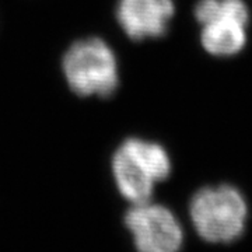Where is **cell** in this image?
Masks as SVG:
<instances>
[{
  "instance_id": "6da1fadb",
  "label": "cell",
  "mask_w": 252,
  "mask_h": 252,
  "mask_svg": "<svg viewBox=\"0 0 252 252\" xmlns=\"http://www.w3.org/2000/svg\"><path fill=\"white\" fill-rule=\"evenodd\" d=\"M171 171L167 152L160 144L130 137L112 157V174L121 195L130 203L149 202L154 184L165 180Z\"/></svg>"
},
{
  "instance_id": "7a4b0ae2",
  "label": "cell",
  "mask_w": 252,
  "mask_h": 252,
  "mask_svg": "<svg viewBox=\"0 0 252 252\" xmlns=\"http://www.w3.org/2000/svg\"><path fill=\"white\" fill-rule=\"evenodd\" d=\"M62 69L69 87L81 97H109L119 84L117 58L99 38H84L70 45Z\"/></svg>"
},
{
  "instance_id": "3957f363",
  "label": "cell",
  "mask_w": 252,
  "mask_h": 252,
  "mask_svg": "<svg viewBox=\"0 0 252 252\" xmlns=\"http://www.w3.org/2000/svg\"><path fill=\"white\" fill-rule=\"evenodd\" d=\"M247 203L233 187L200 189L190 202V219L198 234L207 243L228 244L243 235Z\"/></svg>"
},
{
  "instance_id": "277c9868",
  "label": "cell",
  "mask_w": 252,
  "mask_h": 252,
  "mask_svg": "<svg viewBox=\"0 0 252 252\" xmlns=\"http://www.w3.org/2000/svg\"><path fill=\"white\" fill-rule=\"evenodd\" d=\"M202 44L216 56L235 55L245 45L248 9L241 0H199L195 9Z\"/></svg>"
},
{
  "instance_id": "5b68a950",
  "label": "cell",
  "mask_w": 252,
  "mask_h": 252,
  "mask_svg": "<svg viewBox=\"0 0 252 252\" xmlns=\"http://www.w3.org/2000/svg\"><path fill=\"white\" fill-rule=\"evenodd\" d=\"M125 225L137 252H180L182 247L184 233L177 217L165 206L150 200L129 209Z\"/></svg>"
},
{
  "instance_id": "8992f818",
  "label": "cell",
  "mask_w": 252,
  "mask_h": 252,
  "mask_svg": "<svg viewBox=\"0 0 252 252\" xmlns=\"http://www.w3.org/2000/svg\"><path fill=\"white\" fill-rule=\"evenodd\" d=\"M174 14L172 0H119L117 18L133 41L157 38L167 32Z\"/></svg>"
}]
</instances>
